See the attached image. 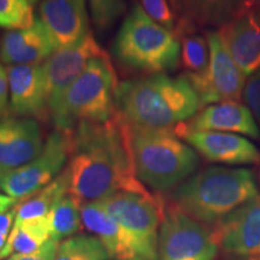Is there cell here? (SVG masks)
<instances>
[{
    "label": "cell",
    "instance_id": "obj_1",
    "mask_svg": "<svg viewBox=\"0 0 260 260\" xmlns=\"http://www.w3.org/2000/svg\"><path fill=\"white\" fill-rule=\"evenodd\" d=\"M65 170L69 194L83 204L100 201L118 191L149 194L135 174L126 123L118 112L107 122L76 125Z\"/></svg>",
    "mask_w": 260,
    "mask_h": 260
},
{
    "label": "cell",
    "instance_id": "obj_2",
    "mask_svg": "<svg viewBox=\"0 0 260 260\" xmlns=\"http://www.w3.org/2000/svg\"><path fill=\"white\" fill-rule=\"evenodd\" d=\"M118 115L139 128L174 132L200 111L197 93L184 76L148 75L123 81L115 94Z\"/></svg>",
    "mask_w": 260,
    "mask_h": 260
},
{
    "label": "cell",
    "instance_id": "obj_3",
    "mask_svg": "<svg viewBox=\"0 0 260 260\" xmlns=\"http://www.w3.org/2000/svg\"><path fill=\"white\" fill-rule=\"evenodd\" d=\"M256 195L258 186L248 169L211 167L174 188L169 203L198 222L213 225Z\"/></svg>",
    "mask_w": 260,
    "mask_h": 260
},
{
    "label": "cell",
    "instance_id": "obj_4",
    "mask_svg": "<svg viewBox=\"0 0 260 260\" xmlns=\"http://www.w3.org/2000/svg\"><path fill=\"white\" fill-rule=\"evenodd\" d=\"M126 132L136 176L152 189L176 188L199 167L197 152L174 132L139 128L129 123Z\"/></svg>",
    "mask_w": 260,
    "mask_h": 260
},
{
    "label": "cell",
    "instance_id": "obj_5",
    "mask_svg": "<svg viewBox=\"0 0 260 260\" xmlns=\"http://www.w3.org/2000/svg\"><path fill=\"white\" fill-rule=\"evenodd\" d=\"M180 53L181 44L176 34L148 17L135 2L113 40L115 59L148 76L176 69Z\"/></svg>",
    "mask_w": 260,
    "mask_h": 260
},
{
    "label": "cell",
    "instance_id": "obj_6",
    "mask_svg": "<svg viewBox=\"0 0 260 260\" xmlns=\"http://www.w3.org/2000/svg\"><path fill=\"white\" fill-rule=\"evenodd\" d=\"M118 84L111 57L94 58L65 93L60 113L52 122L54 128L73 132L81 122L110 121L117 115L115 94Z\"/></svg>",
    "mask_w": 260,
    "mask_h": 260
},
{
    "label": "cell",
    "instance_id": "obj_7",
    "mask_svg": "<svg viewBox=\"0 0 260 260\" xmlns=\"http://www.w3.org/2000/svg\"><path fill=\"white\" fill-rule=\"evenodd\" d=\"M98 203L132 236L146 260H158L159 229L165 209L162 198L118 191Z\"/></svg>",
    "mask_w": 260,
    "mask_h": 260
},
{
    "label": "cell",
    "instance_id": "obj_8",
    "mask_svg": "<svg viewBox=\"0 0 260 260\" xmlns=\"http://www.w3.org/2000/svg\"><path fill=\"white\" fill-rule=\"evenodd\" d=\"M73 132H52L39 155L22 167L6 171L0 177V190L12 199L22 201L50 184L69 162Z\"/></svg>",
    "mask_w": 260,
    "mask_h": 260
},
{
    "label": "cell",
    "instance_id": "obj_9",
    "mask_svg": "<svg viewBox=\"0 0 260 260\" xmlns=\"http://www.w3.org/2000/svg\"><path fill=\"white\" fill-rule=\"evenodd\" d=\"M210 48L206 70L183 75L197 93L201 107L212 104L239 100L245 88L246 76L234 60L219 30L205 32Z\"/></svg>",
    "mask_w": 260,
    "mask_h": 260
},
{
    "label": "cell",
    "instance_id": "obj_10",
    "mask_svg": "<svg viewBox=\"0 0 260 260\" xmlns=\"http://www.w3.org/2000/svg\"><path fill=\"white\" fill-rule=\"evenodd\" d=\"M218 252L207 226L165 201L158 260H213Z\"/></svg>",
    "mask_w": 260,
    "mask_h": 260
},
{
    "label": "cell",
    "instance_id": "obj_11",
    "mask_svg": "<svg viewBox=\"0 0 260 260\" xmlns=\"http://www.w3.org/2000/svg\"><path fill=\"white\" fill-rule=\"evenodd\" d=\"M92 31L70 47L54 52L41 64L47 84L50 118L53 122L60 113L65 93L94 58L106 56Z\"/></svg>",
    "mask_w": 260,
    "mask_h": 260
},
{
    "label": "cell",
    "instance_id": "obj_12",
    "mask_svg": "<svg viewBox=\"0 0 260 260\" xmlns=\"http://www.w3.org/2000/svg\"><path fill=\"white\" fill-rule=\"evenodd\" d=\"M211 234L228 254L260 256V195L213 224Z\"/></svg>",
    "mask_w": 260,
    "mask_h": 260
},
{
    "label": "cell",
    "instance_id": "obj_13",
    "mask_svg": "<svg viewBox=\"0 0 260 260\" xmlns=\"http://www.w3.org/2000/svg\"><path fill=\"white\" fill-rule=\"evenodd\" d=\"M6 70L11 112L38 122L51 119L47 84L41 64L9 65Z\"/></svg>",
    "mask_w": 260,
    "mask_h": 260
},
{
    "label": "cell",
    "instance_id": "obj_14",
    "mask_svg": "<svg viewBox=\"0 0 260 260\" xmlns=\"http://www.w3.org/2000/svg\"><path fill=\"white\" fill-rule=\"evenodd\" d=\"M190 132H222L260 139V128L249 109L236 100L205 106L186 123L174 130L178 138Z\"/></svg>",
    "mask_w": 260,
    "mask_h": 260
},
{
    "label": "cell",
    "instance_id": "obj_15",
    "mask_svg": "<svg viewBox=\"0 0 260 260\" xmlns=\"http://www.w3.org/2000/svg\"><path fill=\"white\" fill-rule=\"evenodd\" d=\"M39 122L25 117L0 119V168L14 170L32 160L44 147Z\"/></svg>",
    "mask_w": 260,
    "mask_h": 260
},
{
    "label": "cell",
    "instance_id": "obj_16",
    "mask_svg": "<svg viewBox=\"0 0 260 260\" xmlns=\"http://www.w3.org/2000/svg\"><path fill=\"white\" fill-rule=\"evenodd\" d=\"M39 18L51 32L58 50L73 46L90 32L87 0H42Z\"/></svg>",
    "mask_w": 260,
    "mask_h": 260
},
{
    "label": "cell",
    "instance_id": "obj_17",
    "mask_svg": "<svg viewBox=\"0 0 260 260\" xmlns=\"http://www.w3.org/2000/svg\"><path fill=\"white\" fill-rule=\"evenodd\" d=\"M177 27L193 29L232 23L258 5V0H169ZM176 31V30H175Z\"/></svg>",
    "mask_w": 260,
    "mask_h": 260
},
{
    "label": "cell",
    "instance_id": "obj_18",
    "mask_svg": "<svg viewBox=\"0 0 260 260\" xmlns=\"http://www.w3.org/2000/svg\"><path fill=\"white\" fill-rule=\"evenodd\" d=\"M181 139L209 161L226 165L260 162L259 149L241 135L222 132H190L182 135Z\"/></svg>",
    "mask_w": 260,
    "mask_h": 260
},
{
    "label": "cell",
    "instance_id": "obj_19",
    "mask_svg": "<svg viewBox=\"0 0 260 260\" xmlns=\"http://www.w3.org/2000/svg\"><path fill=\"white\" fill-rule=\"evenodd\" d=\"M58 51L57 44L39 17L21 30H10L0 40V60L8 65L42 64Z\"/></svg>",
    "mask_w": 260,
    "mask_h": 260
},
{
    "label": "cell",
    "instance_id": "obj_20",
    "mask_svg": "<svg viewBox=\"0 0 260 260\" xmlns=\"http://www.w3.org/2000/svg\"><path fill=\"white\" fill-rule=\"evenodd\" d=\"M218 30L246 77L260 70V5Z\"/></svg>",
    "mask_w": 260,
    "mask_h": 260
},
{
    "label": "cell",
    "instance_id": "obj_21",
    "mask_svg": "<svg viewBox=\"0 0 260 260\" xmlns=\"http://www.w3.org/2000/svg\"><path fill=\"white\" fill-rule=\"evenodd\" d=\"M82 224L102 241L112 260H146L134 240L105 212L100 204L86 203L81 209Z\"/></svg>",
    "mask_w": 260,
    "mask_h": 260
},
{
    "label": "cell",
    "instance_id": "obj_22",
    "mask_svg": "<svg viewBox=\"0 0 260 260\" xmlns=\"http://www.w3.org/2000/svg\"><path fill=\"white\" fill-rule=\"evenodd\" d=\"M69 193V176L64 170L50 184L16 205L15 223L46 218L52 207Z\"/></svg>",
    "mask_w": 260,
    "mask_h": 260
},
{
    "label": "cell",
    "instance_id": "obj_23",
    "mask_svg": "<svg viewBox=\"0 0 260 260\" xmlns=\"http://www.w3.org/2000/svg\"><path fill=\"white\" fill-rule=\"evenodd\" d=\"M51 239L46 218L15 223L3 249L0 259H5L15 253L28 254L41 248Z\"/></svg>",
    "mask_w": 260,
    "mask_h": 260
},
{
    "label": "cell",
    "instance_id": "obj_24",
    "mask_svg": "<svg viewBox=\"0 0 260 260\" xmlns=\"http://www.w3.org/2000/svg\"><path fill=\"white\" fill-rule=\"evenodd\" d=\"M82 205L83 203L69 193L57 201L46 217L51 239L59 241L80 232L82 228Z\"/></svg>",
    "mask_w": 260,
    "mask_h": 260
},
{
    "label": "cell",
    "instance_id": "obj_25",
    "mask_svg": "<svg viewBox=\"0 0 260 260\" xmlns=\"http://www.w3.org/2000/svg\"><path fill=\"white\" fill-rule=\"evenodd\" d=\"M197 30H184L177 34L181 44L180 65L183 75L200 74L206 70L210 60V48L206 37L197 34Z\"/></svg>",
    "mask_w": 260,
    "mask_h": 260
},
{
    "label": "cell",
    "instance_id": "obj_26",
    "mask_svg": "<svg viewBox=\"0 0 260 260\" xmlns=\"http://www.w3.org/2000/svg\"><path fill=\"white\" fill-rule=\"evenodd\" d=\"M109 253L96 236L74 235L59 242L54 260H109Z\"/></svg>",
    "mask_w": 260,
    "mask_h": 260
},
{
    "label": "cell",
    "instance_id": "obj_27",
    "mask_svg": "<svg viewBox=\"0 0 260 260\" xmlns=\"http://www.w3.org/2000/svg\"><path fill=\"white\" fill-rule=\"evenodd\" d=\"M32 4L29 0H0V28L21 30L34 24Z\"/></svg>",
    "mask_w": 260,
    "mask_h": 260
},
{
    "label": "cell",
    "instance_id": "obj_28",
    "mask_svg": "<svg viewBox=\"0 0 260 260\" xmlns=\"http://www.w3.org/2000/svg\"><path fill=\"white\" fill-rule=\"evenodd\" d=\"M93 23L98 30H106L123 11L122 0H88Z\"/></svg>",
    "mask_w": 260,
    "mask_h": 260
},
{
    "label": "cell",
    "instance_id": "obj_29",
    "mask_svg": "<svg viewBox=\"0 0 260 260\" xmlns=\"http://www.w3.org/2000/svg\"><path fill=\"white\" fill-rule=\"evenodd\" d=\"M139 2L140 6L148 17H151L161 27L167 28L168 30L175 32L177 21L169 0H139Z\"/></svg>",
    "mask_w": 260,
    "mask_h": 260
},
{
    "label": "cell",
    "instance_id": "obj_30",
    "mask_svg": "<svg viewBox=\"0 0 260 260\" xmlns=\"http://www.w3.org/2000/svg\"><path fill=\"white\" fill-rule=\"evenodd\" d=\"M246 106L260 125V70L248 76L242 93Z\"/></svg>",
    "mask_w": 260,
    "mask_h": 260
},
{
    "label": "cell",
    "instance_id": "obj_31",
    "mask_svg": "<svg viewBox=\"0 0 260 260\" xmlns=\"http://www.w3.org/2000/svg\"><path fill=\"white\" fill-rule=\"evenodd\" d=\"M58 246H59V241L50 239L38 251L28 253V254H18V253H15V254L9 256L8 260H54L56 259Z\"/></svg>",
    "mask_w": 260,
    "mask_h": 260
},
{
    "label": "cell",
    "instance_id": "obj_32",
    "mask_svg": "<svg viewBox=\"0 0 260 260\" xmlns=\"http://www.w3.org/2000/svg\"><path fill=\"white\" fill-rule=\"evenodd\" d=\"M10 90L9 77L6 68L0 64V119L8 117L10 113Z\"/></svg>",
    "mask_w": 260,
    "mask_h": 260
},
{
    "label": "cell",
    "instance_id": "obj_33",
    "mask_svg": "<svg viewBox=\"0 0 260 260\" xmlns=\"http://www.w3.org/2000/svg\"><path fill=\"white\" fill-rule=\"evenodd\" d=\"M19 201L12 199V198L8 197L5 194H0V212H4V211H8L12 207H15Z\"/></svg>",
    "mask_w": 260,
    "mask_h": 260
},
{
    "label": "cell",
    "instance_id": "obj_34",
    "mask_svg": "<svg viewBox=\"0 0 260 260\" xmlns=\"http://www.w3.org/2000/svg\"><path fill=\"white\" fill-rule=\"evenodd\" d=\"M8 237L9 236H5L4 234L0 233V254H2L3 249H4L6 242H8Z\"/></svg>",
    "mask_w": 260,
    "mask_h": 260
},
{
    "label": "cell",
    "instance_id": "obj_35",
    "mask_svg": "<svg viewBox=\"0 0 260 260\" xmlns=\"http://www.w3.org/2000/svg\"><path fill=\"white\" fill-rule=\"evenodd\" d=\"M246 260H260V256H249Z\"/></svg>",
    "mask_w": 260,
    "mask_h": 260
},
{
    "label": "cell",
    "instance_id": "obj_36",
    "mask_svg": "<svg viewBox=\"0 0 260 260\" xmlns=\"http://www.w3.org/2000/svg\"><path fill=\"white\" fill-rule=\"evenodd\" d=\"M5 170H4V169H3V168H0V177H2L3 176V175H4L5 174Z\"/></svg>",
    "mask_w": 260,
    "mask_h": 260
},
{
    "label": "cell",
    "instance_id": "obj_37",
    "mask_svg": "<svg viewBox=\"0 0 260 260\" xmlns=\"http://www.w3.org/2000/svg\"><path fill=\"white\" fill-rule=\"evenodd\" d=\"M29 2H30L31 4H37V3L39 2V0H29Z\"/></svg>",
    "mask_w": 260,
    "mask_h": 260
}]
</instances>
